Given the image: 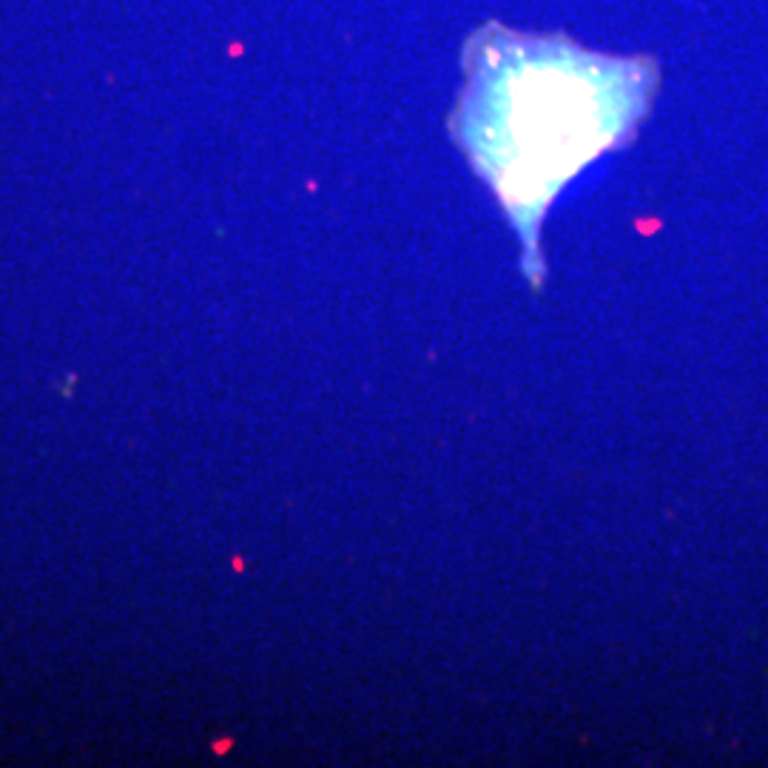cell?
I'll return each instance as SVG.
<instances>
[{"mask_svg":"<svg viewBox=\"0 0 768 768\" xmlns=\"http://www.w3.org/2000/svg\"><path fill=\"white\" fill-rule=\"evenodd\" d=\"M643 77L575 49L507 46L478 66L464 143L524 228L635 123Z\"/></svg>","mask_w":768,"mask_h":768,"instance_id":"obj_1","label":"cell"}]
</instances>
